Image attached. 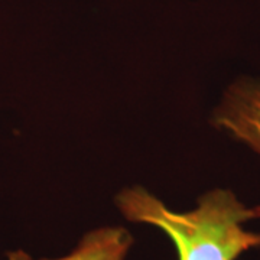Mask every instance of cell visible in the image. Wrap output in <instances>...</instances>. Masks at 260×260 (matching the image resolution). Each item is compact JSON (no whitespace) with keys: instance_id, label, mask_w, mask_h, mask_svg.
Returning <instances> with one entry per match:
<instances>
[{"instance_id":"obj_1","label":"cell","mask_w":260,"mask_h":260,"mask_svg":"<svg viewBox=\"0 0 260 260\" xmlns=\"http://www.w3.org/2000/svg\"><path fill=\"white\" fill-rule=\"evenodd\" d=\"M124 218L160 229L175 244L178 260H237L260 247V233L246 230L253 207L230 189H211L192 211L175 213L142 186L123 189L116 198Z\"/></svg>"},{"instance_id":"obj_2","label":"cell","mask_w":260,"mask_h":260,"mask_svg":"<svg viewBox=\"0 0 260 260\" xmlns=\"http://www.w3.org/2000/svg\"><path fill=\"white\" fill-rule=\"evenodd\" d=\"M214 124L260 155V81L240 78L233 83L214 112ZM260 218V204L253 207Z\"/></svg>"},{"instance_id":"obj_3","label":"cell","mask_w":260,"mask_h":260,"mask_svg":"<svg viewBox=\"0 0 260 260\" xmlns=\"http://www.w3.org/2000/svg\"><path fill=\"white\" fill-rule=\"evenodd\" d=\"M133 237L123 227H102L87 233L70 254L59 259L42 260H124ZM10 260L22 259V253L10 254Z\"/></svg>"}]
</instances>
